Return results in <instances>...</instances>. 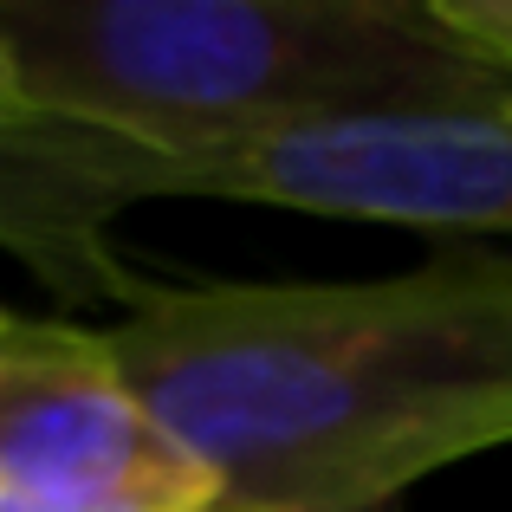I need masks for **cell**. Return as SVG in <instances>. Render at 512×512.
Here are the masks:
<instances>
[{
    "label": "cell",
    "mask_w": 512,
    "mask_h": 512,
    "mask_svg": "<svg viewBox=\"0 0 512 512\" xmlns=\"http://www.w3.org/2000/svg\"><path fill=\"white\" fill-rule=\"evenodd\" d=\"M124 182L130 201L208 195L428 227L448 240H512V104L273 130L201 156H150L124 143Z\"/></svg>",
    "instance_id": "cell-3"
},
{
    "label": "cell",
    "mask_w": 512,
    "mask_h": 512,
    "mask_svg": "<svg viewBox=\"0 0 512 512\" xmlns=\"http://www.w3.org/2000/svg\"><path fill=\"white\" fill-rule=\"evenodd\" d=\"M13 117H26V104H20V85H13V59L0 46V124H13Z\"/></svg>",
    "instance_id": "cell-7"
},
{
    "label": "cell",
    "mask_w": 512,
    "mask_h": 512,
    "mask_svg": "<svg viewBox=\"0 0 512 512\" xmlns=\"http://www.w3.org/2000/svg\"><path fill=\"white\" fill-rule=\"evenodd\" d=\"M130 208L124 143L104 130L13 117L0 124V247H13L59 299L137 305L150 279L124 273L104 240L111 214Z\"/></svg>",
    "instance_id": "cell-5"
},
{
    "label": "cell",
    "mask_w": 512,
    "mask_h": 512,
    "mask_svg": "<svg viewBox=\"0 0 512 512\" xmlns=\"http://www.w3.org/2000/svg\"><path fill=\"white\" fill-rule=\"evenodd\" d=\"M441 7L480 52H493L512 72V0H441Z\"/></svg>",
    "instance_id": "cell-6"
},
{
    "label": "cell",
    "mask_w": 512,
    "mask_h": 512,
    "mask_svg": "<svg viewBox=\"0 0 512 512\" xmlns=\"http://www.w3.org/2000/svg\"><path fill=\"white\" fill-rule=\"evenodd\" d=\"M0 325H7V312H0Z\"/></svg>",
    "instance_id": "cell-8"
},
{
    "label": "cell",
    "mask_w": 512,
    "mask_h": 512,
    "mask_svg": "<svg viewBox=\"0 0 512 512\" xmlns=\"http://www.w3.org/2000/svg\"><path fill=\"white\" fill-rule=\"evenodd\" d=\"M0 46L33 117L150 156L512 104L441 0H0Z\"/></svg>",
    "instance_id": "cell-2"
},
{
    "label": "cell",
    "mask_w": 512,
    "mask_h": 512,
    "mask_svg": "<svg viewBox=\"0 0 512 512\" xmlns=\"http://www.w3.org/2000/svg\"><path fill=\"white\" fill-rule=\"evenodd\" d=\"M0 512H221L98 331L0 325Z\"/></svg>",
    "instance_id": "cell-4"
},
{
    "label": "cell",
    "mask_w": 512,
    "mask_h": 512,
    "mask_svg": "<svg viewBox=\"0 0 512 512\" xmlns=\"http://www.w3.org/2000/svg\"><path fill=\"white\" fill-rule=\"evenodd\" d=\"M98 338L221 512H383L512 448L506 240H441L389 279L143 286Z\"/></svg>",
    "instance_id": "cell-1"
}]
</instances>
